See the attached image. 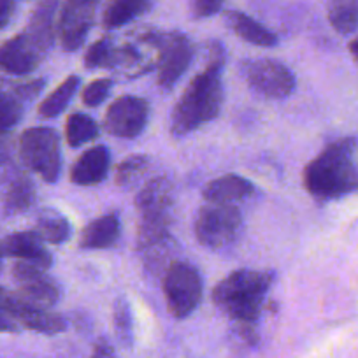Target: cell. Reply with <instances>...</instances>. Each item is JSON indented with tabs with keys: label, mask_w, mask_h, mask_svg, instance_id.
<instances>
[{
	"label": "cell",
	"mask_w": 358,
	"mask_h": 358,
	"mask_svg": "<svg viewBox=\"0 0 358 358\" xmlns=\"http://www.w3.org/2000/svg\"><path fill=\"white\" fill-rule=\"evenodd\" d=\"M150 167V157L146 155H132L125 158L116 169V183L120 187H130L148 171Z\"/></svg>",
	"instance_id": "f1b7e54d"
},
{
	"label": "cell",
	"mask_w": 358,
	"mask_h": 358,
	"mask_svg": "<svg viewBox=\"0 0 358 358\" xmlns=\"http://www.w3.org/2000/svg\"><path fill=\"white\" fill-rule=\"evenodd\" d=\"M92 358H116L115 348H113L106 339H99L94 346Z\"/></svg>",
	"instance_id": "e575fe53"
},
{
	"label": "cell",
	"mask_w": 358,
	"mask_h": 358,
	"mask_svg": "<svg viewBox=\"0 0 358 358\" xmlns=\"http://www.w3.org/2000/svg\"><path fill=\"white\" fill-rule=\"evenodd\" d=\"M150 120L148 101L134 95H123L109 106L104 116V129L118 139H136L146 129Z\"/></svg>",
	"instance_id": "8fae6325"
},
{
	"label": "cell",
	"mask_w": 358,
	"mask_h": 358,
	"mask_svg": "<svg viewBox=\"0 0 358 358\" xmlns=\"http://www.w3.org/2000/svg\"><path fill=\"white\" fill-rule=\"evenodd\" d=\"M350 51H351V55L355 57V60L358 62V37L350 43Z\"/></svg>",
	"instance_id": "8d00e7d4"
},
{
	"label": "cell",
	"mask_w": 358,
	"mask_h": 358,
	"mask_svg": "<svg viewBox=\"0 0 358 358\" xmlns=\"http://www.w3.org/2000/svg\"><path fill=\"white\" fill-rule=\"evenodd\" d=\"M195 237L209 250H223L237 241L243 230V215L234 204H211L195 216Z\"/></svg>",
	"instance_id": "52a82bcc"
},
{
	"label": "cell",
	"mask_w": 358,
	"mask_h": 358,
	"mask_svg": "<svg viewBox=\"0 0 358 358\" xmlns=\"http://www.w3.org/2000/svg\"><path fill=\"white\" fill-rule=\"evenodd\" d=\"M58 13V0H41L30 16L25 34L37 50L46 57L55 43V18Z\"/></svg>",
	"instance_id": "ac0fdd59"
},
{
	"label": "cell",
	"mask_w": 358,
	"mask_h": 358,
	"mask_svg": "<svg viewBox=\"0 0 358 358\" xmlns=\"http://www.w3.org/2000/svg\"><path fill=\"white\" fill-rule=\"evenodd\" d=\"M111 155L104 144L90 148L76 160L71 169V181L79 187H94L102 183L109 174Z\"/></svg>",
	"instance_id": "2e32d148"
},
{
	"label": "cell",
	"mask_w": 358,
	"mask_h": 358,
	"mask_svg": "<svg viewBox=\"0 0 358 358\" xmlns=\"http://www.w3.org/2000/svg\"><path fill=\"white\" fill-rule=\"evenodd\" d=\"M27 102L15 90H0V132H13L23 116Z\"/></svg>",
	"instance_id": "4316f807"
},
{
	"label": "cell",
	"mask_w": 358,
	"mask_h": 358,
	"mask_svg": "<svg viewBox=\"0 0 358 358\" xmlns=\"http://www.w3.org/2000/svg\"><path fill=\"white\" fill-rule=\"evenodd\" d=\"M0 202L8 215L27 213L36 202V188L29 176L13 164L2 165L0 171Z\"/></svg>",
	"instance_id": "4fadbf2b"
},
{
	"label": "cell",
	"mask_w": 358,
	"mask_h": 358,
	"mask_svg": "<svg viewBox=\"0 0 358 358\" xmlns=\"http://www.w3.org/2000/svg\"><path fill=\"white\" fill-rule=\"evenodd\" d=\"M8 304L13 318L20 327H25L34 332L46 334V336H55V334H60L67 329V322L64 320V316L51 313L50 309L36 308V306L29 304L23 299H20L16 292H9Z\"/></svg>",
	"instance_id": "5bb4252c"
},
{
	"label": "cell",
	"mask_w": 358,
	"mask_h": 358,
	"mask_svg": "<svg viewBox=\"0 0 358 358\" xmlns=\"http://www.w3.org/2000/svg\"><path fill=\"white\" fill-rule=\"evenodd\" d=\"M9 292L0 287V332H18L20 325L13 318L8 304Z\"/></svg>",
	"instance_id": "1f68e13d"
},
{
	"label": "cell",
	"mask_w": 358,
	"mask_h": 358,
	"mask_svg": "<svg viewBox=\"0 0 358 358\" xmlns=\"http://www.w3.org/2000/svg\"><path fill=\"white\" fill-rule=\"evenodd\" d=\"M2 255L4 253H2V244H0V267H2Z\"/></svg>",
	"instance_id": "74e56055"
},
{
	"label": "cell",
	"mask_w": 358,
	"mask_h": 358,
	"mask_svg": "<svg viewBox=\"0 0 358 358\" xmlns=\"http://www.w3.org/2000/svg\"><path fill=\"white\" fill-rule=\"evenodd\" d=\"M46 271L48 268L43 265L23 260H18V264L13 267V276L20 285V290L16 292L18 297L43 309L53 308L62 297L60 285L48 276Z\"/></svg>",
	"instance_id": "30bf717a"
},
{
	"label": "cell",
	"mask_w": 358,
	"mask_h": 358,
	"mask_svg": "<svg viewBox=\"0 0 358 358\" xmlns=\"http://www.w3.org/2000/svg\"><path fill=\"white\" fill-rule=\"evenodd\" d=\"M44 55L25 32L18 34L0 46V71L13 76H27L36 71Z\"/></svg>",
	"instance_id": "9a60e30c"
},
{
	"label": "cell",
	"mask_w": 358,
	"mask_h": 358,
	"mask_svg": "<svg viewBox=\"0 0 358 358\" xmlns=\"http://www.w3.org/2000/svg\"><path fill=\"white\" fill-rule=\"evenodd\" d=\"M2 253L23 262H34L50 268L53 257L44 248L43 237L37 232H15L2 243Z\"/></svg>",
	"instance_id": "e0dca14e"
},
{
	"label": "cell",
	"mask_w": 358,
	"mask_h": 358,
	"mask_svg": "<svg viewBox=\"0 0 358 358\" xmlns=\"http://www.w3.org/2000/svg\"><path fill=\"white\" fill-rule=\"evenodd\" d=\"M151 2L153 0H109L104 11V27L115 30L134 22L150 9Z\"/></svg>",
	"instance_id": "7402d4cb"
},
{
	"label": "cell",
	"mask_w": 358,
	"mask_h": 358,
	"mask_svg": "<svg viewBox=\"0 0 358 358\" xmlns=\"http://www.w3.org/2000/svg\"><path fill=\"white\" fill-rule=\"evenodd\" d=\"M65 136L71 148H81L83 144L94 141L99 136V125L92 116L85 113H74L67 118Z\"/></svg>",
	"instance_id": "484cf974"
},
{
	"label": "cell",
	"mask_w": 358,
	"mask_h": 358,
	"mask_svg": "<svg viewBox=\"0 0 358 358\" xmlns=\"http://www.w3.org/2000/svg\"><path fill=\"white\" fill-rule=\"evenodd\" d=\"M255 187L243 176L227 174L213 179L204 188V199L209 204H234L251 197Z\"/></svg>",
	"instance_id": "d6986e66"
},
{
	"label": "cell",
	"mask_w": 358,
	"mask_h": 358,
	"mask_svg": "<svg viewBox=\"0 0 358 358\" xmlns=\"http://www.w3.org/2000/svg\"><path fill=\"white\" fill-rule=\"evenodd\" d=\"M304 187L318 202L337 201L358 190V144L341 139L329 144L304 169Z\"/></svg>",
	"instance_id": "7a4b0ae2"
},
{
	"label": "cell",
	"mask_w": 358,
	"mask_h": 358,
	"mask_svg": "<svg viewBox=\"0 0 358 358\" xmlns=\"http://www.w3.org/2000/svg\"><path fill=\"white\" fill-rule=\"evenodd\" d=\"M223 67H225L223 46L220 43H211L209 44L208 67L192 79L172 111V136H188L204 123L213 122L220 115L223 102Z\"/></svg>",
	"instance_id": "6da1fadb"
},
{
	"label": "cell",
	"mask_w": 358,
	"mask_h": 358,
	"mask_svg": "<svg viewBox=\"0 0 358 358\" xmlns=\"http://www.w3.org/2000/svg\"><path fill=\"white\" fill-rule=\"evenodd\" d=\"M227 25L232 29L246 43L255 44L260 48H274L278 44V37L268 29L253 20L251 16L244 15L241 11L227 13Z\"/></svg>",
	"instance_id": "44dd1931"
},
{
	"label": "cell",
	"mask_w": 358,
	"mask_h": 358,
	"mask_svg": "<svg viewBox=\"0 0 358 358\" xmlns=\"http://www.w3.org/2000/svg\"><path fill=\"white\" fill-rule=\"evenodd\" d=\"M99 0H65L58 20V36L65 51L83 46L94 25Z\"/></svg>",
	"instance_id": "7c38bea8"
},
{
	"label": "cell",
	"mask_w": 358,
	"mask_h": 358,
	"mask_svg": "<svg viewBox=\"0 0 358 358\" xmlns=\"http://www.w3.org/2000/svg\"><path fill=\"white\" fill-rule=\"evenodd\" d=\"M241 74L255 94L281 101L294 94L295 76L290 69L273 58L241 62Z\"/></svg>",
	"instance_id": "9c48e42d"
},
{
	"label": "cell",
	"mask_w": 358,
	"mask_h": 358,
	"mask_svg": "<svg viewBox=\"0 0 358 358\" xmlns=\"http://www.w3.org/2000/svg\"><path fill=\"white\" fill-rule=\"evenodd\" d=\"M223 0H192V13L195 18H209L222 11Z\"/></svg>",
	"instance_id": "d6a6232c"
},
{
	"label": "cell",
	"mask_w": 358,
	"mask_h": 358,
	"mask_svg": "<svg viewBox=\"0 0 358 358\" xmlns=\"http://www.w3.org/2000/svg\"><path fill=\"white\" fill-rule=\"evenodd\" d=\"M139 227L137 250L146 255L148 262L167 257L171 248L172 206L174 188L167 178L150 179L136 197Z\"/></svg>",
	"instance_id": "277c9868"
},
{
	"label": "cell",
	"mask_w": 358,
	"mask_h": 358,
	"mask_svg": "<svg viewBox=\"0 0 358 358\" xmlns=\"http://www.w3.org/2000/svg\"><path fill=\"white\" fill-rule=\"evenodd\" d=\"M120 232H122V225H120L118 213H109L90 222L83 229L79 246L83 250H106L118 241Z\"/></svg>",
	"instance_id": "ffe728a7"
},
{
	"label": "cell",
	"mask_w": 358,
	"mask_h": 358,
	"mask_svg": "<svg viewBox=\"0 0 358 358\" xmlns=\"http://www.w3.org/2000/svg\"><path fill=\"white\" fill-rule=\"evenodd\" d=\"M273 271L241 268L220 281L213 290V302L230 320L241 325L248 339L255 337V325L264 311L265 299L274 285Z\"/></svg>",
	"instance_id": "3957f363"
},
{
	"label": "cell",
	"mask_w": 358,
	"mask_h": 358,
	"mask_svg": "<svg viewBox=\"0 0 358 358\" xmlns=\"http://www.w3.org/2000/svg\"><path fill=\"white\" fill-rule=\"evenodd\" d=\"M113 322H115L116 337L120 344L125 348H132L134 344V322L130 304L125 297L116 299L115 308H113Z\"/></svg>",
	"instance_id": "83f0119b"
},
{
	"label": "cell",
	"mask_w": 358,
	"mask_h": 358,
	"mask_svg": "<svg viewBox=\"0 0 358 358\" xmlns=\"http://www.w3.org/2000/svg\"><path fill=\"white\" fill-rule=\"evenodd\" d=\"M15 11V0H0V29H4Z\"/></svg>",
	"instance_id": "d590c367"
},
{
	"label": "cell",
	"mask_w": 358,
	"mask_h": 358,
	"mask_svg": "<svg viewBox=\"0 0 358 358\" xmlns=\"http://www.w3.org/2000/svg\"><path fill=\"white\" fill-rule=\"evenodd\" d=\"M20 158L46 183H57L62 172L60 137L50 127H34L20 137Z\"/></svg>",
	"instance_id": "5b68a950"
},
{
	"label": "cell",
	"mask_w": 358,
	"mask_h": 358,
	"mask_svg": "<svg viewBox=\"0 0 358 358\" xmlns=\"http://www.w3.org/2000/svg\"><path fill=\"white\" fill-rule=\"evenodd\" d=\"M79 85H81V79L78 76H69L67 79L60 83V86L51 92L39 106V116L44 120L57 118L58 115L64 113V109L71 104L72 97L78 94Z\"/></svg>",
	"instance_id": "603a6c76"
},
{
	"label": "cell",
	"mask_w": 358,
	"mask_h": 358,
	"mask_svg": "<svg viewBox=\"0 0 358 358\" xmlns=\"http://www.w3.org/2000/svg\"><path fill=\"white\" fill-rule=\"evenodd\" d=\"M13 153L11 132H0V167L9 164Z\"/></svg>",
	"instance_id": "836d02e7"
},
{
	"label": "cell",
	"mask_w": 358,
	"mask_h": 358,
	"mask_svg": "<svg viewBox=\"0 0 358 358\" xmlns=\"http://www.w3.org/2000/svg\"><path fill=\"white\" fill-rule=\"evenodd\" d=\"M115 53L116 48L113 46L108 37H102L95 44L90 46V50L85 55V67L86 69H102V67H115Z\"/></svg>",
	"instance_id": "f546056e"
},
{
	"label": "cell",
	"mask_w": 358,
	"mask_h": 358,
	"mask_svg": "<svg viewBox=\"0 0 358 358\" xmlns=\"http://www.w3.org/2000/svg\"><path fill=\"white\" fill-rule=\"evenodd\" d=\"M158 51V85L164 90L174 88L179 78L190 67L194 46L181 32H150L143 37Z\"/></svg>",
	"instance_id": "ba28073f"
},
{
	"label": "cell",
	"mask_w": 358,
	"mask_h": 358,
	"mask_svg": "<svg viewBox=\"0 0 358 358\" xmlns=\"http://www.w3.org/2000/svg\"><path fill=\"white\" fill-rule=\"evenodd\" d=\"M36 232L43 237V241L51 244H64L72 234L71 222L57 209L46 208L37 216Z\"/></svg>",
	"instance_id": "cb8c5ba5"
},
{
	"label": "cell",
	"mask_w": 358,
	"mask_h": 358,
	"mask_svg": "<svg viewBox=\"0 0 358 358\" xmlns=\"http://www.w3.org/2000/svg\"><path fill=\"white\" fill-rule=\"evenodd\" d=\"M111 88V79H95V81H92L85 90H83V104L88 106V108H97V106H101L102 102L109 97Z\"/></svg>",
	"instance_id": "4dcf8cb0"
},
{
	"label": "cell",
	"mask_w": 358,
	"mask_h": 358,
	"mask_svg": "<svg viewBox=\"0 0 358 358\" xmlns=\"http://www.w3.org/2000/svg\"><path fill=\"white\" fill-rule=\"evenodd\" d=\"M327 15L336 32L353 34L358 29V0H330Z\"/></svg>",
	"instance_id": "d4e9b609"
},
{
	"label": "cell",
	"mask_w": 358,
	"mask_h": 358,
	"mask_svg": "<svg viewBox=\"0 0 358 358\" xmlns=\"http://www.w3.org/2000/svg\"><path fill=\"white\" fill-rule=\"evenodd\" d=\"M164 295L174 318H188L199 308L204 295V283L197 267L187 262L169 265L164 274Z\"/></svg>",
	"instance_id": "8992f818"
}]
</instances>
